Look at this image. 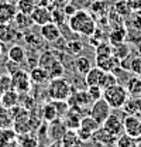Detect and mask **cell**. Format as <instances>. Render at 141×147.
<instances>
[{
	"label": "cell",
	"mask_w": 141,
	"mask_h": 147,
	"mask_svg": "<svg viewBox=\"0 0 141 147\" xmlns=\"http://www.w3.org/2000/svg\"><path fill=\"white\" fill-rule=\"evenodd\" d=\"M56 117H59V115H58V112H56L55 105H54L52 102L45 103V105L42 106V119H44L47 123H50V122L55 120Z\"/></svg>",
	"instance_id": "28"
},
{
	"label": "cell",
	"mask_w": 141,
	"mask_h": 147,
	"mask_svg": "<svg viewBox=\"0 0 141 147\" xmlns=\"http://www.w3.org/2000/svg\"><path fill=\"white\" fill-rule=\"evenodd\" d=\"M75 68L81 75H85L92 68V62L88 57H78L75 59Z\"/></svg>",
	"instance_id": "36"
},
{
	"label": "cell",
	"mask_w": 141,
	"mask_h": 147,
	"mask_svg": "<svg viewBox=\"0 0 141 147\" xmlns=\"http://www.w3.org/2000/svg\"><path fill=\"white\" fill-rule=\"evenodd\" d=\"M126 89L130 96H140L141 95V78L138 75L130 76L126 84Z\"/></svg>",
	"instance_id": "23"
},
{
	"label": "cell",
	"mask_w": 141,
	"mask_h": 147,
	"mask_svg": "<svg viewBox=\"0 0 141 147\" xmlns=\"http://www.w3.org/2000/svg\"><path fill=\"white\" fill-rule=\"evenodd\" d=\"M81 144H83V142L79 139L76 129H66V131L64 133V136L61 139V146L73 147V146H81Z\"/></svg>",
	"instance_id": "17"
},
{
	"label": "cell",
	"mask_w": 141,
	"mask_h": 147,
	"mask_svg": "<svg viewBox=\"0 0 141 147\" xmlns=\"http://www.w3.org/2000/svg\"><path fill=\"white\" fill-rule=\"evenodd\" d=\"M100 126H102V125H100L97 120H95L90 115L82 117V119H81V123H79V127L86 130V131H90V133H93L96 129H99Z\"/></svg>",
	"instance_id": "30"
},
{
	"label": "cell",
	"mask_w": 141,
	"mask_h": 147,
	"mask_svg": "<svg viewBox=\"0 0 141 147\" xmlns=\"http://www.w3.org/2000/svg\"><path fill=\"white\" fill-rule=\"evenodd\" d=\"M89 113H90V116H92L95 120H97V122L102 125L106 119H107V116L111 113V108H110V105L106 102L103 98H100V99H97V100H95V102L92 103Z\"/></svg>",
	"instance_id": "6"
},
{
	"label": "cell",
	"mask_w": 141,
	"mask_h": 147,
	"mask_svg": "<svg viewBox=\"0 0 141 147\" xmlns=\"http://www.w3.org/2000/svg\"><path fill=\"white\" fill-rule=\"evenodd\" d=\"M128 98L130 95L122 84H116L103 89V99L110 105L111 109H122Z\"/></svg>",
	"instance_id": "2"
},
{
	"label": "cell",
	"mask_w": 141,
	"mask_h": 147,
	"mask_svg": "<svg viewBox=\"0 0 141 147\" xmlns=\"http://www.w3.org/2000/svg\"><path fill=\"white\" fill-rule=\"evenodd\" d=\"M20 102V93L14 89H9V91H4L1 95V99H0V105L10 109V108H14L16 105H18Z\"/></svg>",
	"instance_id": "18"
},
{
	"label": "cell",
	"mask_w": 141,
	"mask_h": 147,
	"mask_svg": "<svg viewBox=\"0 0 141 147\" xmlns=\"http://www.w3.org/2000/svg\"><path fill=\"white\" fill-rule=\"evenodd\" d=\"M128 71H131L136 75H141V55L134 57L130 59V65H128Z\"/></svg>",
	"instance_id": "44"
},
{
	"label": "cell",
	"mask_w": 141,
	"mask_h": 147,
	"mask_svg": "<svg viewBox=\"0 0 141 147\" xmlns=\"http://www.w3.org/2000/svg\"><path fill=\"white\" fill-rule=\"evenodd\" d=\"M79 110L75 109V108H69L68 112L64 115L65 119H64V123L68 129H78L79 127V123H81V119L82 116L78 113Z\"/></svg>",
	"instance_id": "20"
},
{
	"label": "cell",
	"mask_w": 141,
	"mask_h": 147,
	"mask_svg": "<svg viewBox=\"0 0 141 147\" xmlns=\"http://www.w3.org/2000/svg\"><path fill=\"white\" fill-rule=\"evenodd\" d=\"M13 23H14V27H17L18 30H27V28H30V27L34 24L31 17H30V14H24V13H21V11H17V13H16Z\"/></svg>",
	"instance_id": "24"
},
{
	"label": "cell",
	"mask_w": 141,
	"mask_h": 147,
	"mask_svg": "<svg viewBox=\"0 0 141 147\" xmlns=\"http://www.w3.org/2000/svg\"><path fill=\"white\" fill-rule=\"evenodd\" d=\"M102 126H103L106 130H109V131H110L113 136H116V137H120L124 133L123 120H122L117 115H114V113H110V115L107 116V119L102 123Z\"/></svg>",
	"instance_id": "9"
},
{
	"label": "cell",
	"mask_w": 141,
	"mask_h": 147,
	"mask_svg": "<svg viewBox=\"0 0 141 147\" xmlns=\"http://www.w3.org/2000/svg\"><path fill=\"white\" fill-rule=\"evenodd\" d=\"M1 95H3V92L0 91V99H1Z\"/></svg>",
	"instance_id": "53"
},
{
	"label": "cell",
	"mask_w": 141,
	"mask_h": 147,
	"mask_svg": "<svg viewBox=\"0 0 141 147\" xmlns=\"http://www.w3.org/2000/svg\"><path fill=\"white\" fill-rule=\"evenodd\" d=\"M40 34H41V37H42L45 41H48V42H54L56 38H59V37L62 36L59 26H56L54 21H50V23H47V24L40 26Z\"/></svg>",
	"instance_id": "11"
},
{
	"label": "cell",
	"mask_w": 141,
	"mask_h": 147,
	"mask_svg": "<svg viewBox=\"0 0 141 147\" xmlns=\"http://www.w3.org/2000/svg\"><path fill=\"white\" fill-rule=\"evenodd\" d=\"M124 133L131 137H141V119L138 115H127L123 119Z\"/></svg>",
	"instance_id": "8"
},
{
	"label": "cell",
	"mask_w": 141,
	"mask_h": 147,
	"mask_svg": "<svg viewBox=\"0 0 141 147\" xmlns=\"http://www.w3.org/2000/svg\"><path fill=\"white\" fill-rule=\"evenodd\" d=\"M122 109H124V112L128 113V115H140L141 113V99L138 96H131V98H128Z\"/></svg>",
	"instance_id": "22"
},
{
	"label": "cell",
	"mask_w": 141,
	"mask_h": 147,
	"mask_svg": "<svg viewBox=\"0 0 141 147\" xmlns=\"http://www.w3.org/2000/svg\"><path fill=\"white\" fill-rule=\"evenodd\" d=\"M51 44H54V48L55 50H59V51H65V45H66V40L64 38V37L61 36L59 38H56L54 42H51Z\"/></svg>",
	"instance_id": "48"
},
{
	"label": "cell",
	"mask_w": 141,
	"mask_h": 147,
	"mask_svg": "<svg viewBox=\"0 0 141 147\" xmlns=\"http://www.w3.org/2000/svg\"><path fill=\"white\" fill-rule=\"evenodd\" d=\"M92 140L97 144H102V146H113L116 144V140L117 137L113 136L109 130H106L103 126H100L99 129H96L93 133H92Z\"/></svg>",
	"instance_id": "10"
},
{
	"label": "cell",
	"mask_w": 141,
	"mask_h": 147,
	"mask_svg": "<svg viewBox=\"0 0 141 147\" xmlns=\"http://www.w3.org/2000/svg\"><path fill=\"white\" fill-rule=\"evenodd\" d=\"M30 79L35 85H42V84L50 81V75H48V71L45 68H42L40 65H35L30 71Z\"/></svg>",
	"instance_id": "16"
},
{
	"label": "cell",
	"mask_w": 141,
	"mask_h": 147,
	"mask_svg": "<svg viewBox=\"0 0 141 147\" xmlns=\"http://www.w3.org/2000/svg\"><path fill=\"white\" fill-rule=\"evenodd\" d=\"M109 0H95L90 6V10L97 16V17H103L109 14Z\"/></svg>",
	"instance_id": "26"
},
{
	"label": "cell",
	"mask_w": 141,
	"mask_h": 147,
	"mask_svg": "<svg viewBox=\"0 0 141 147\" xmlns=\"http://www.w3.org/2000/svg\"><path fill=\"white\" fill-rule=\"evenodd\" d=\"M47 71H48V75H50V79H55V78H61V76H64L65 67H64V64H62L59 59H55V61L52 62V65H51Z\"/></svg>",
	"instance_id": "32"
},
{
	"label": "cell",
	"mask_w": 141,
	"mask_h": 147,
	"mask_svg": "<svg viewBox=\"0 0 141 147\" xmlns=\"http://www.w3.org/2000/svg\"><path fill=\"white\" fill-rule=\"evenodd\" d=\"M55 59H58V58L55 57V54H54L52 51L47 50V51H44V53L40 54V57H38V64H37V65H40V67L48 69V68L52 65V62Z\"/></svg>",
	"instance_id": "29"
},
{
	"label": "cell",
	"mask_w": 141,
	"mask_h": 147,
	"mask_svg": "<svg viewBox=\"0 0 141 147\" xmlns=\"http://www.w3.org/2000/svg\"><path fill=\"white\" fill-rule=\"evenodd\" d=\"M24 41H26V44L31 48V50H40L41 48V37L38 36V34H35V33H31V31H27L24 36Z\"/></svg>",
	"instance_id": "33"
},
{
	"label": "cell",
	"mask_w": 141,
	"mask_h": 147,
	"mask_svg": "<svg viewBox=\"0 0 141 147\" xmlns=\"http://www.w3.org/2000/svg\"><path fill=\"white\" fill-rule=\"evenodd\" d=\"M13 125V116L10 109L0 105V127H10Z\"/></svg>",
	"instance_id": "38"
},
{
	"label": "cell",
	"mask_w": 141,
	"mask_h": 147,
	"mask_svg": "<svg viewBox=\"0 0 141 147\" xmlns=\"http://www.w3.org/2000/svg\"><path fill=\"white\" fill-rule=\"evenodd\" d=\"M96 67L102 68L103 71H113L114 68L120 67V59L113 54L110 55H96Z\"/></svg>",
	"instance_id": "14"
},
{
	"label": "cell",
	"mask_w": 141,
	"mask_h": 147,
	"mask_svg": "<svg viewBox=\"0 0 141 147\" xmlns=\"http://www.w3.org/2000/svg\"><path fill=\"white\" fill-rule=\"evenodd\" d=\"M68 26H69V30L72 33L86 37L93 36V33L96 30L95 18L90 16L89 11L83 10V9L76 10L70 17H68Z\"/></svg>",
	"instance_id": "1"
},
{
	"label": "cell",
	"mask_w": 141,
	"mask_h": 147,
	"mask_svg": "<svg viewBox=\"0 0 141 147\" xmlns=\"http://www.w3.org/2000/svg\"><path fill=\"white\" fill-rule=\"evenodd\" d=\"M13 89V81H11V75L6 74V75H0V91H9Z\"/></svg>",
	"instance_id": "43"
},
{
	"label": "cell",
	"mask_w": 141,
	"mask_h": 147,
	"mask_svg": "<svg viewBox=\"0 0 141 147\" xmlns=\"http://www.w3.org/2000/svg\"><path fill=\"white\" fill-rule=\"evenodd\" d=\"M128 47L124 44V42H122V44H117V45H113V55L114 57H117L120 61L122 59H124L127 55H128Z\"/></svg>",
	"instance_id": "41"
},
{
	"label": "cell",
	"mask_w": 141,
	"mask_h": 147,
	"mask_svg": "<svg viewBox=\"0 0 141 147\" xmlns=\"http://www.w3.org/2000/svg\"><path fill=\"white\" fill-rule=\"evenodd\" d=\"M17 146V131L13 127H0V147Z\"/></svg>",
	"instance_id": "15"
},
{
	"label": "cell",
	"mask_w": 141,
	"mask_h": 147,
	"mask_svg": "<svg viewBox=\"0 0 141 147\" xmlns=\"http://www.w3.org/2000/svg\"><path fill=\"white\" fill-rule=\"evenodd\" d=\"M113 10L120 16V17H128L133 11L130 10V7H128V4L126 3V0H119V1H116L114 4H113Z\"/></svg>",
	"instance_id": "39"
},
{
	"label": "cell",
	"mask_w": 141,
	"mask_h": 147,
	"mask_svg": "<svg viewBox=\"0 0 141 147\" xmlns=\"http://www.w3.org/2000/svg\"><path fill=\"white\" fill-rule=\"evenodd\" d=\"M116 84H119L117 76H116V74L111 72V71H105L103 75H102L100 82H99V85H100L102 89H106V88H109L111 85H116Z\"/></svg>",
	"instance_id": "35"
},
{
	"label": "cell",
	"mask_w": 141,
	"mask_h": 147,
	"mask_svg": "<svg viewBox=\"0 0 141 147\" xmlns=\"http://www.w3.org/2000/svg\"><path fill=\"white\" fill-rule=\"evenodd\" d=\"M126 37H127V30L124 27H117L109 34V42L111 45L122 44V42L126 41Z\"/></svg>",
	"instance_id": "27"
},
{
	"label": "cell",
	"mask_w": 141,
	"mask_h": 147,
	"mask_svg": "<svg viewBox=\"0 0 141 147\" xmlns=\"http://www.w3.org/2000/svg\"><path fill=\"white\" fill-rule=\"evenodd\" d=\"M11 81H13V89L18 93H28L31 89V79L30 72L24 69H18L14 74H11Z\"/></svg>",
	"instance_id": "4"
},
{
	"label": "cell",
	"mask_w": 141,
	"mask_h": 147,
	"mask_svg": "<svg viewBox=\"0 0 141 147\" xmlns=\"http://www.w3.org/2000/svg\"><path fill=\"white\" fill-rule=\"evenodd\" d=\"M131 11H141V0H126Z\"/></svg>",
	"instance_id": "50"
},
{
	"label": "cell",
	"mask_w": 141,
	"mask_h": 147,
	"mask_svg": "<svg viewBox=\"0 0 141 147\" xmlns=\"http://www.w3.org/2000/svg\"><path fill=\"white\" fill-rule=\"evenodd\" d=\"M140 51H141V45H140Z\"/></svg>",
	"instance_id": "54"
},
{
	"label": "cell",
	"mask_w": 141,
	"mask_h": 147,
	"mask_svg": "<svg viewBox=\"0 0 141 147\" xmlns=\"http://www.w3.org/2000/svg\"><path fill=\"white\" fill-rule=\"evenodd\" d=\"M128 17L133 23V28H136L137 31H141V11H133Z\"/></svg>",
	"instance_id": "45"
},
{
	"label": "cell",
	"mask_w": 141,
	"mask_h": 147,
	"mask_svg": "<svg viewBox=\"0 0 141 147\" xmlns=\"http://www.w3.org/2000/svg\"><path fill=\"white\" fill-rule=\"evenodd\" d=\"M20 65H21V64L14 62V61H11V59H9V61L6 62V68H7V71H9L10 75H11V74H14L16 71H18V69H20Z\"/></svg>",
	"instance_id": "49"
},
{
	"label": "cell",
	"mask_w": 141,
	"mask_h": 147,
	"mask_svg": "<svg viewBox=\"0 0 141 147\" xmlns=\"http://www.w3.org/2000/svg\"><path fill=\"white\" fill-rule=\"evenodd\" d=\"M4 53H6V44L0 41V59H1V57L4 55Z\"/></svg>",
	"instance_id": "51"
},
{
	"label": "cell",
	"mask_w": 141,
	"mask_h": 147,
	"mask_svg": "<svg viewBox=\"0 0 141 147\" xmlns=\"http://www.w3.org/2000/svg\"><path fill=\"white\" fill-rule=\"evenodd\" d=\"M40 144V140L30 134V131L27 133H20L17 134V146H21V147H37Z\"/></svg>",
	"instance_id": "25"
},
{
	"label": "cell",
	"mask_w": 141,
	"mask_h": 147,
	"mask_svg": "<svg viewBox=\"0 0 141 147\" xmlns=\"http://www.w3.org/2000/svg\"><path fill=\"white\" fill-rule=\"evenodd\" d=\"M86 92H88V95L90 96V99L93 102L100 99V98H103V89L100 88V85H90V86H88Z\"/></svg>",
	"instance_id": "42"
},
{
	"label": "cell",
	"mask_w": 141,
	"mask_h": 147,
	"mask_svg": "<svg viewBox=\"0 0 141 147\" xmlns=\"http://www.w3.org/2000/svg\"><path fill=\"white\" fill-rule=\"evenodd\" d=\"M23 38L21 30L11 26V23L0 24V41L4 44H14L17 40Z\"/></svg>",
	"instance_id": "7"
},
{
	"label": "cell",
	"mask_w": 141,
	"mask_h": 147,
	"mask_svg": "<svg viewBox=\"0 0 141 147\" xmlns=\"http://www.w3.org/2000/svg\"><path fill=\"white\" fill-rule=\"evenodd\" d=\"M76 131H78L79 139H81L83 143H86V142H89V140H92V133H90V131H86V130H83V129H81V127L76 129Z\"/></svg>",
	"instance_id": "46"
},
{
	"label": "cell",
	"mask_w": 141,
	"mask_h": 147,
	"mask_svg": "<svg viewBox=\"0 0 141 147\" xmlns=\"http://www.w3.org/2000/svg\"><path fill=\"white\" fill-rule=\"evenodd\" d=\"M78 9H76V6L75 4H72V3H66V4H64V7H62V11H64V14L66 16V17H70L75 11H76Z\"/></svg>",
	"instance_id": "47"
},
{
	"label": "cell",
	"mask_w": 141,
	"mask_h": 147,
	"mask_svg": "<svg viewBox=\"0 0 141 147\" xmlns=\"http://www.w3.org/2000/svg\"><path fill=\"white\" fill-rule=\"evenodd\" d=\"M137 143H138V137L136 139V137H131L126 133H123L116 140V146L119 147H137Z\"/></svg>",
	"instance_id": "37"
},
{
	"label": "cell",
	"mask_w": 141,
	"mask_h": 147,
	"mask_svg": "<svg viewBox=\"0 0 141 147\" xmlns=\"http://www.w3.org/2000/svg\"><path fill=\"white\" fill-rule=\"evenodd\" d=\"M66 126L64 123V120L61 117H56L55 120L50 122L47 126V137L51 140L54 144H61V139L64 136V133L66 131Z\"/></svg>",
	"instance_id": "5"
},
{
	"label": "cell",
	"mask_w": 141,
	"mask_h": 147,
	"mask_svg": "<svg viewBox=\"0 0 141 147\" xmlns=\"http://www.w3.org/2000/svg\"><path fill=\"white\" fill-rule=\"evenodd\" d=\"M7 58L14 61V62L23 64L26 61V58H27V53H26L24 47H21V45H18V44L14 42V45H11L9 48V51H7Z\"/></svg>",
	"instance_id": "19"
},
{
	"label": "cell",
	"mask_w": 141,
	"mask_h": 147,
	"mask_svg": "<svg viewBox=\"0 0 141 147\" xmlns=\"http://www.w3.org/2000/svg\"><path fill=\"white\" fill-rule=\"evenodd\" d=\"M7 1H11V3H16L17 0H7Z\"/></svg>",
	"instance_id": "52"
},
{
	"label": "cell",
	"mask_w": 141,
	"mask_h": 147,
	"mask_svg": "<svg viewBox=\"0 0 141 147\" xmlns=\"http://www.w3.org/2000/svg\"><path fill=\"white\" fill-rule=\"evenodd\" d=\"M85 45L82 41L79 40H70V41H66V45H65V51L69 55H79L82 51H83Z\"/></svg>",
	"instance_id": "31"
},
{
	"label": "cell",
	"mask_w": 141,
	"mask_h": 147,
	"mask_svg": "<svg viewBox=\"0 0 141 147\" xmlns=\"http://www.w3.org/2000/svg\"><path fill=\"white\" fill-rule=\"evenodd\" d=\"M35 6H37V0H17L16 1L17 11H21L24 14H31Z\"/></svg>",
	"instance_id": "34"
},
{
	"label": "cell",
	"mask_w": 141,
	"mask_h": 147,
	"mask_svg": "<svg viewBox=\"0 0 141 147\" xmlns=\"http://www.w3.org/2000/svg\"><path fill=\"white\" fill-rule=\"evenodd\" d=\"M72 92H73L72 85L66 79H64V76L50 79L47 93H48L51 100H68V98L70 96Z\"/></svg>",
	"instance_id": "3"
},
{
	"label": "cell",
	"mask_w": 141,
	"mask_h": 147,
	"mask_svg": "<svg viewBox=\"0 0 141 147\" xmlns=\"http://www.w3.org/2000/svg\"><path fill=\"white\" fill-rule=\"evenodd\" d=\"M113 54V45L110 42H105V41H100L97 45H96V55H110Z\"/></svg>",
	"instance_id": "40"
},
{
	"label": "cell",
	"mask_w": 141,
	"mask_h": 147,
	"mask_svg": "<svg viewBox=\"0 0 141 147\" xmlns=\"http://www.w3.org/2000/svg\"><path fill=\"white\" fill-rule=\"evenodd\" d=\"M103 69L99 68V67H92L88 72L85 74V84L90 86V85H99L100 79H102V75H103Z\"/></svg>",
	"instance_id": "21"
},
{
	"label": "cell",
	"mask_w": 141,
	"mask_h": 147,
	"mask_svg": "<svg viewBox=\"0 0 141 147\" xmlns=\"http://www.w3.org/2000/svg\"><path fill=\"white\" fill-rule=\"evenodd\" d=\"M16 13H17L16 3H11V1H3V3H0V24L13 23Z\"/></svg>",
	"instance_id": "13"
},
{
	"label": "cell",
	"mask_w": 141,
	"mask_h": 147,
	"mask_svg": "<svg viewBox=\"0 0 141 147\" xmlns=\"http://www.w3.org/2000/svg\"><path fill=\"white\" fill-rule=\"evenodd\" d=\"M30 17L33 20V23L37 26H42V24H47L50 21H52L51 17V10L48 7H44V6H35V9L31 11Z\"/></svg>",
	"instance_id": "12"
}]
</instances>
